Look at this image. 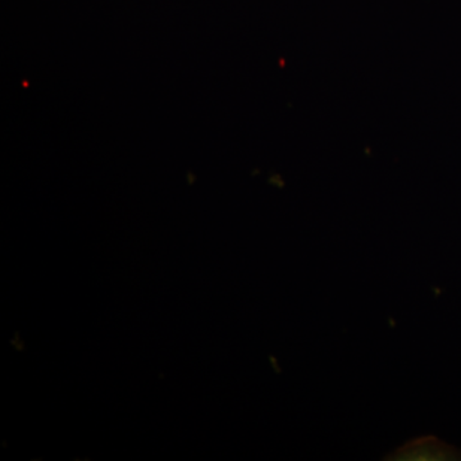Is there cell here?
<instances>
[{
  "label": "cell",
  "instance_id": "obj_1",
  "mask_svg": "<svg viewBox=\"0 0 461 461\" xmlns=\"http://www.w3.org/2000/svg\"><path fill=\"white\" fill-rule=\"evenodd\" d=\"M456 450L444 444L436 437H421L397 448L393 454L387 455V460H454L457 459Z\"/></svg>",
  "mask_w": 461,
  "mask_h": 461
}]
</instances>
